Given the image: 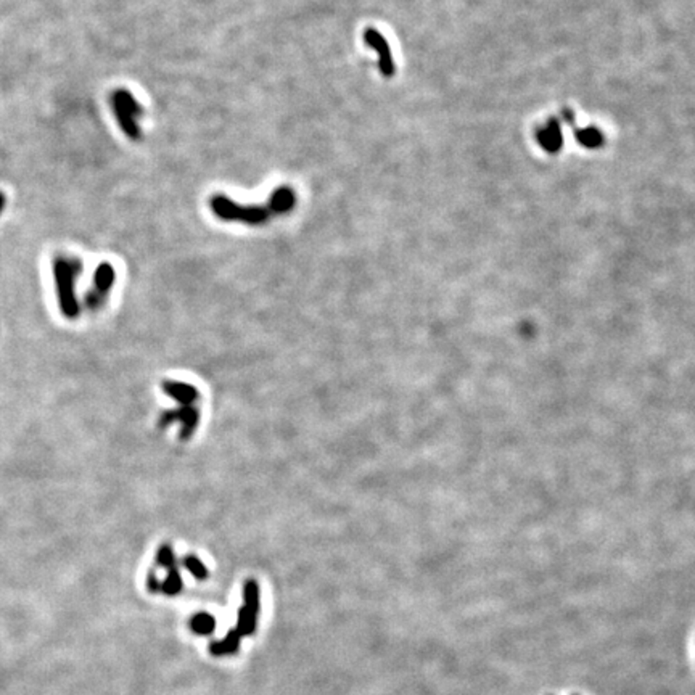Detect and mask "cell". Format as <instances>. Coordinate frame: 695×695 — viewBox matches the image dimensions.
<instances>
[{
    "mask_svg": "<svg viewBox=\"0 0 695 695\" xmlns=\"http://www.w3.org/2000/svg\"><path fill=\"white\" fill-rule=\"evenodd\" d=\"M82 270V263L76 256L60 254L53 259V277L57 283L58 303L66 317H76L79 306L76 299V279Z\"/></svg>",
    "mask_w": 695,
    "mask_h": 695,
    "instance_id": "6da1fadb",
    "label": "cell"
},
{
    "mask_svg": "<svg viewBox=\"0 0 695 695\" xmlns=\"http://www.w3.org/2000/svg\"><path fill=\"white\" fill-rule=\"evenodd\" d=\"M110 101L121 130L132 140H139L142 137L137 118L143 113V108L135 100V97L128 89H116L111 94Z\"/></svg>",
    "mask_w": 695,
    "mask_h": 695,
    "instance_id": "7a4b0ae2",
    "label": "cell"
},
{
    "mask_svg": "<svg viewBox=\"0 0 695 695\" xmlns=\"http://www.w3.org/2000/svg\"><path fill=\"white\" fill-rule=\"evenodd\" d=\"M211 210L224 221H240L250 225H259L268 222L269 210L265 206H241L224 195L211 198Z\"/></svg>",
    "mask_w": 695,
    "mask_h": 695,
    "instance_id": "3957f363",
    "label": "cell"
},
{
    "mask_svg": "<svg viewBox=\"0 0 695 695\" xmlns=\"http://www.w3.org/2000/svg\"><path fill=\"white\" fill-rule=\"evenodd\" d=\"M364 41H365L367 46L379 52V68H380L381 74L386 76V77L393 76V72H394L393 55H391V48L388 46V42H386V39L381 36L376 29L370 28L364 32Z\"/></svg>",
    "mask_w": 695,
    "mask_h": 695,
    "instance_id": "277c9868",
    "label": "cell"
},
{
    "mask_svg": "<svg viewBox=\"0 0 695 695\" xmlns=\"http://www.w3.org/2000/svg\"><path fill=\"white\" fill-rule=\"evenodd\" d=\"M113 282H114L113 265L108 264V263L100 264L99 268H97L95 275H94V283H95L94 290L87 294V304H89L90 308L100 306L101 301H103V298L106 296V293L110 292L111 287H113Z\"/></svg>",
    "mask_w": 695,
    "mask_h": 695,
    "instance_id": "5b68a950",
    "label": "cell"
},
{
    "mask_svg": "<svg viewBox=\"0 0 695 695\" xmlns=\"http://www.w3.org/2000/svg\"><path fill=\"white\" fill-rule=\"evenodd\" d=\"M538 142H539L541 147H543L545 152H549V153H555L562 148L563 135H562V129H560V124H558L557 119L549 121V123L539 130Z\"/></svg>",
    "mask_w": 695,
    "mask_h": 695,
    "instance_id": "8992f818",
    "label": "cell"
},
{
    "mask_svg": "<svg viewBox=\"0 0 695 695\" xmlns=\"http://www.w3.org/2000/svg\"><path fill=\"white\" fill-rule=\"evenodd\" d=\"M294 203H296V198H294V192L292 188L280 187L270 195L268 210L269 212H274V214H285V212L293 210Z\"/></svg>",
    "mask_w": 695,
    "mask_h": 695,
    "instance_id": "52a82bcc",
    "label": "cell"
},
{
    "mask_svg": "<svg viewBox=\"0 0 695 695\" xmlns=\"http://www.w3.org/2000/svg\"><path fill=\"white\" fill-rule=\"evenodd\" d=\"M240 639H241V636L239 634V631L230 629L222 641L211 642L210 652L216 656L236 654V652H239V649H240Z\"/></svg>",
    "mask_w": 695,
    "mask_h": 695,
    "instance_id": "ba28073f",
    "label": "cell"
},
{
    "mask_svg": "<svg viewBox=\"0 0 695 695\" xmlns=\"http://www.w3.org/2000/svg\"><path fill=\"white\" fill-rule=\"evenodd\" d=\"M256 625H258V613H254L253 610H250L248 607H241L239 610V618H236V627L239 634L243 636H251L256 631Z\"/></svg>",
    "mask_w": 695,
    "mask_h": 695,
    "instance_id": "9c48e42d",
    "label": "cell"
},
{
    "mask_svg": "<svg viewBox=\"0 0 695 695\" xmlns=\"http://www.w3.org/2000/svg\"><path fill=\"white\" fill-rule=\"evenodd\" d=\"M576 140H578V143L583 145V147L597 148V147H601L602 142H603V135L597 128L589 125V128L576 130Z\"/></svg>",
    "mask_w": 695,
    "mask_h": 695,
    "instance_id": "30bf717a",
    "label": "cell"
},
{
    "mask_svg": "<svg viewBox=\"0 0 695 695\" xmlns=\"http://www.w3.org/2000/svg\"><path fill=\"white\" fill-rule=\"evenodd\" d=\"M190 626H192V631L197 632V634L208 636L214 631L216 620H214V616L208 615V613H198V615L192 618Z\"/></svg>",
    "mask_w": 695,
    "mask_h": 695,
    "instance_id": "8fae6325",
    "label": "cell"
},
{
    "mask_svg": "<svg viewBox=\"0 0 695 695\" xmlns=\"http://www.w3.org/2000/svg\"><path fill=\"white\" fill-rule=\"evenodd\" d=\"M243 601L245 607L254 613H259V587L254 581H248L243 587Z\"/></svg>",
    "mask_w": 695,
    "mask_h": 695,
    "instance_id": "7c38bea8",
    "label": "cell"
},
{
    "mask_svg": "<svg viewBox=\"0 0 695 695\" xmlns=\"http://www.w3.org/2000/svg\"><path fill=\"white\" fill-rule=\"evenodd\" d=\"M161 589L166 594H171V596H174V594H177L182 589V579H181V576H179L176 567L169 570L168 578L164 579Z\"/></svg>",
    "mask_w": 695,
    "mask_h": 695,
    "instance_id": "4fadbf2b",
    "label": "cell"
},
{
    "mask_svg": "<svg viewBox=\"0 0 695 695\" xmlns=\"http://www.w3.org/2000/svg\"><path fill=\"white\" fill-rule=\"evenodd\" d=\"M185 567L188 568V572H190L193 576H197L198 579H205L208 576L206 567H203V563L200 562V560L188 557V558H185Z\"/></svg>",
    "mask_w": 695,
    "mask_h": 695,
    "instance_id": "5bb4252c",
    "label": "cell"
},
{
    "mask_svg": "<svg viewBox=\"0 0 695 695\" xmlns=\"http://www.w3.org/2000/svg\"><path fill=\"white\" fill-rule=\"evenodd\" d=\"M5 206H7V197H5V193L0 190V214L5 211Z\"/></svg>",
    "mask_w": 695,
    "mask_h": 695,
    "instance_id": "9a60e30c",
    "label": "cell"
}]
</instances>
